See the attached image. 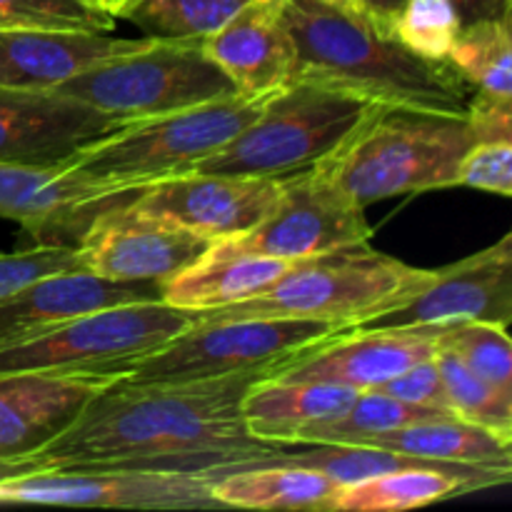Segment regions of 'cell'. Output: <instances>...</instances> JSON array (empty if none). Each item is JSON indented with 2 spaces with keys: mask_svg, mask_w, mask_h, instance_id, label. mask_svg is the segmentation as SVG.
Listing matches in <instances>:
<instances>
[{
  "mask_svg": "<svg viewBox=\"0 0 512 512\" xmlns=\"http://www.w3.org/2000/svg\"><path fill=\"white\" fill-rule=\"evenodd\" d=\"M268 373L273 368L188 383L110 380L58 438L30 455L40 470H170L213 480L283 448L255 438L240 410L250 385Z\"/></svg>",
  "mask_w": 512,
  "mask_h": 512,
  "instance_id": "1",
  "label": "cell"
},
{
  "mask_svg": "<svg viewBox=\"0 0 512 512\" xmlns=\"http://www.w3.org/2000/svg\"><path fill=\"white\" fill-rule=\"evenodd\" d=\"M295 43V78L320 80L370 103L468 115L473 85L448 60H428L373 20L325 0H275Z\"/></svg>",
  "mask_w": 512,
  "mask_h": 512,
  "instance_id": "2",
  "label": "cell"
},
{
  "mask_svg": "<svg viewBox=\"0 0 512 512\" xmlns=\"http://www.w3.org/2000/svg\"><path fill=\"white\" fill-rule=\"evenodd\" d=\"M475 140L468 115L375 103L320 173L360 208L395 195L458 188Z\"/></svg>",
  "mask_w": 512,
  "mask_h": 512,
  "instance_id": "3",
  "label": "cell"
},
{
  "mask_svg": "<svg viewBox=\"0 0 512 512\" xmlns=\"http://www.w3.org/2000/svg\"><path fill=\"white\" fill-rule=\"evenodd\" d=\"M433 270L413 268L370 243L343 245L293 260L270 288L243 303L198 313V320L305 318L353 328L398 305L428 283Z\"/></svg>",
  "mask_w": 512,
  "mask_h": 512,
  "instance_id": "4",
  "label": "cell"
},
{
  "mask_svg": "<svg viewBox=\"0 0 512 512\" xmlns=\"http://www.w3.org/2000/svg\"><path fill=\"white\" fill-rule=\"evenodd\" d=\"M375 103L335 85L295 78L268 95L260 113L193 170L283 180L323 163Z\"/></svg>",
  "mask_w": 512,
  "mask_h": 512,
  "instance_id": "5",
  "label": "cell"
},
{
  "mask_svg": "<svg viewBox=\"0 0 512 512\" xmlns=\"http://www.w3.org/2000/svg\"><path fill=\"white\" fill-rule=\"evenodd\" d=\"M268 95L233 93L193 108L130 120L65 165L93 183L145 188L188 173L218 153L260 113Z\"/></svg>",
  "mask_w": 512,
  "mask_h": 512,
  "instance_id": "6",
  "label": "cell"
},
{
  "mask_svg": "<svg viewBox=\"0 0 512 512\" xmlns=\"http://www.w3.org/2000/svg\"><path fill=\"white\" fill-rule=\"evenodd\" d=\"M198 323V313L165 300L105 305L45 333L0 348L3 373H60L123 378L140 358Z\"/></svg>",
  "mask_w": 512,
  "mask_h": 512,
  "instance_id": "7",
  "label": "cell"
},
{
  "mask_svg": "<svg viewBox=\"0 0 512 512\" xmlns=\"http://www.w3.org/2000/svg\"><path fill=\"white\" fill-rule=\"evenodd\" d=\"M55 90L123 123L238 93L233 80L205 55L203 43L150 38L140 48L80 70Z\"/></svg>",
  "mask_w": 512,
  "mask_h": 512,
  "instance_id": "8",
  "label": "cell"
},
{
  "mask_svg": "<svg viewBox=\"0 0 512 512\" xmlns=\"http://www.w3.org/2000/svg\"><path fill=\"white\" fill-rule=\"evenodd\" d=\"M340 328L305 318L198 320L158 350L140 358L123 383H188L253 368H275L300 350L333 338Z\"/></svg>",
  "mask_w": 512,
  "mask_h": 512,
  "instance_id": "9",
  "label": "cell"
},
{
  "mask_svg": "<svg viewBox=\"0 0 512 512\" xmlns=\"http://www.w3.org/2000/svg\"><path fill=\"white\" fill-rule=\"evenodd\" d=\"M73 505L130 510H225L203 473L123 468L33 470L0 483V505Z\"/></svg>",
  "mask_w": 512,
  "mask_h": 512,
  "instance_id": "10",
  "label": "cell"
},
{
  "mask_svg": "<svg viewBox=\"0 0 512 512\" xmlns=\"http://www.w3.org/2000/svg\"><path fill=\"white\" fill-rule=\"evenodd\" d=\"M140 190L93 183L68 165L0 163V218L15 220L35 245L78 248L100 215Z\"/></svg>",
  "mask_w": 512,
  "mask_h": 512,
  "instance_id": "11",
  "label": "cell"
},
{
  "mask_svg": "<svg viewBox=\"0 0 512 512\" xmlns=\"http://www.w3.org/2000/svg\"><path fill=\"white\" fill-rule=\"evenodd\" d=\"M370 235L373 228L365 218V208L345 198L313 168L280 180L273 210L253 230L228 243L293 263L343 245L370 243Z\"/></svg>",
  "mask_w": 512,
  "mask_h": 512,
  "instance_id": "12",
  "label": "cell"
},
{
  "mask_svg": "<svg viewBox=\"0 0 512 512\" xmlns=\"http://www.w3.org/2000/svg\"><path fill=\"white\" fill-rule=\"evenodd\" d=\"M463 320L498 323L512 320V235L495 245L430 273L428 283L398 305L370 315L348 330L428 328Z\"/></svg>",
  "mask_w": 512,
  "mask_h": 512,
  "instance_id": "13",
  "label": "cell"
},
{
  "mask_svg": "<svg viewBox=\"0 0 512 512\" xmlns=\"http://www.w3.org/2000/svg\"><path fill=\"white\" fill-rule=\"evenodd\" d=\"M210 240L133 203L100 215L78 245L88 273L120 283H160L188 268Z\"/></svg>",
  "mask_w": 512,
  "mask_h": 512,
  "instance_id": "14",
  "label": "cell"
},
{
  "mask_svg": "<svg viewBox=\"0 0 512 512\" xmlns=\"http://www.w3.org/2000/svg\"><path fill=\"white\" fill-rule=\"evenodd\" d=\"M125 125L60 90L0 85V163L65 165Z\"/></svg>",
  "mask_w": 512,
  "mask_h": 512,
  "instance_id": "15",
  "label": "cell"
},
{
  "mask_svg": "<svg viewBox=\"0 0 512 512\" xmlns=\"http://www.w3.org/2000/svg\"><path fill=\"white\" fill-rule=\"evenodd\" d=\"M278 195L280 180L188 170L145 185L135 205L210 243H223L253 230L273 210Z\"/></svg>",
  "mask_w": 512,
  "mask_h": 512,
  "instance_id": "16",
  "label": "cell"
},
{
  "mask_svg": "<svg viewBox=\"0 0 512 512\" xmlns=\"http://www.w3.org/2000/svg\"><path fill=\"white\" fill-rule=\"evenodd\" d=\"M443 325L428 328L340 330L275 365L273 378L323 380L355 390H375L420 360L435 358Z\"/></svg>",
  "mask_w": 512,
  "mask_h": 512,
  "instance_id": "17",
  "label": "cell"
},
{
  "mask_svg": "<svg viewBox=\"0 0 512 512\" xmlns=\"http://www.w3.org/2000/svg\"><path fill=\"white\" fill-rule=\"evenodd\" d=\"M110 380L100 375H0V458H20L58 438Z\"/></svg>",
  "mask_w": 512,
  "mask_h": 512,
  "instance_id": "18",
  "label": "cell"
},
{
  "mask_svg": "<svg viewBox=\"0 0 512 512\" xmlns=\"http://www.w3.org/2000/svg\"><path fill=\"white\" fill-rule=\"evenodd\" d=\"M160 298V283H120L88 270L43 275L0 298V348L45 333L105 305Z\"/></svg>",
  "mask_w": 512,
  "mask_h": 512,
  "instance_id": "19",
  "label": "cell"
},
{
  "mask_svg": "<svg viewBox=\"0 0 512 512\" xmlns=\"http://www.w3.org/2000/svg\"><path fill=\"white\" fill-rule=\"evenodd\" d=\"M203 50L233 80L238 93L268 95L295 75V43L275 0L245 5L218 33L203 40Z\"/></svg>",
  "mask_w": 512,
  "mask_h": 512,
  "instance_id": "20",
  "label": "cell"
},
{
  "mask_svg": "<svg viewBox=\"0 0 512 512\" xmlns=\"http://www.w3.org/2000/svg\"><path fill=\"white\" fill-rule=\"evenodd\" d=\"M145 38L43 28H0V85L55 90L80 70L140 48Z\"/></svg>",
  "mask_w": 512,
  "mask_h": 512,
  "instance_id": "21",
  "label": "cell"
},
{
  "mask_svg": "<svg viewBox=\"0 0 512 512\" xmlns=\"http://www.w3.org/2000/svg\"><path fill=\"white\" fill-rule=\"evenodd\" d=\"M288 260L253 253L233 243H213L195 263L160 285V300L208 313L255 298L288 270Z\"/></svg>",
  "mask_w": 512,
  "mask_h": 512,
  "instance_id": "22",
  "label": "cell"
},
{
  "mask_svg": "<svg viewBox=\"0 0 512 512\" xmlns=\"http://www.w3.org/2000/svg\"><path fill=\"white\" fill-rule=\"evenodd\" d=\"M360 390L323 380H283L265 375L243 395V420L250 433L268 443L285 445L305 425L340 418Z\"/></svg>",
  "mask_w": 512,
  "mask_h": 512,
  "instance_id": "23",
  "label": "cell"
},
{
  "mask_svg": "<svg viewBox=\"0 0 512 512\" xmlns=\"http://www.w3.org/2000/svg\"><path fill=\"white\" fill-rule=\"evenodd\" d=\"M340 490L343 485L320 470L293 463H253L213 478V493L225 508L333 512Z\"/></svg>",
  "mask_w": 512,
  "mask_h": 512,
  "instance_id": "24",
  "label": "cell"
},
{
  "mask_svg": "<svg viewBox=\"0 0 512 512\" xmlns=\"http://www.w3.org/2000/svg\"><path fill=\"white\" fill-rule=\"evenodd\" d=\"M355 445H375V448L423 460H438V463L512 470V440L468 423L458 415H443V418L425 420L408 428L388 430V433L358 440Z\"/></svg>",
  "mask_w": 512,
  "mask_h": 512,
  "instance_id": "25",
  "label": "cell"
},
{
  "mask_svg": "<svg viewBox=\"0 0 512 512\" xmlns=\"http://www.w3.org/2000/svg\"><path fill=\"white\" fill-rule=\"evenodd\" d=\"M480 490L473 480L440 468H400L345 485L335 498V512H398L433 505Z\"/></svg>",
  "mask_w": 512,
  "mask_h": 512,
  "instance_id": "26",
  "label": "cell"
},
{
  "mask_svg": "<svg viewBox=\"0 0 512 512\" xmlns=\"http://www.w3.org/2000/svg\"><path fill=\"white\" fill-rule=\"evenodd\" d=\"M443 410L420 408V405L403 403L383 390H360L348 410L340 418L323 420V423L305 425L295 430L285 445L308 443H358L363 438L388 433V430L408 428V425L425 423V420L443 418Z\"/></svg>",
  "mask_w": 512,
  "mask_h": 512,
  "instance_id": "27",
  "label": "cell"
},
{
  "mask_svg": "<svg viewBox=\"0 0 512 512\" xmlns=\"http://www.w3.org/2000/svg\"><path fill=\"white\" fill-rule=\"evenodd\" d=\"M448 63L475 93L512 100V13L463 25Z\"/></svg>",
  "mask_w": 512,
  "mask_h": 512,
  "instance_id": "28",
  "label": "cell"
},
{
  "mask_svg": "<svg viewBox=\"0 0 512 512\" xmlns=\"http://www.w3.org/2000/svg\"><path fill=\"white\" fill-rule=\"evenodd\" d=\"M255 0H135L120 18L130 20L143 38L203 43Z\"/></svg>",
  "mask_w": 512,
  "mask_h": 512,
  "instance_id": "29",
  "label": "cell"
},
{
  "mask_svg": "<svg viewBox=\"0 0 512 512\" xmlns=\"http://www.w3.org/2000/svg\"><path fill=\"white\" fill-rule=\"evenodd\" d=\"M435 363L443 375L450 408L458 418L512 440V393L493 388L473 373L450 348L438 343Z\"/></svg>",
  "mask_w": 512,
  "mask_h": 512,
  "instance_id": "30",
  "label": "cell"
},
{
  "mask_svg": "<svg viewBox=\"0 0 512 512\" xmlns=\"http://www.w3.org/2000/svg\"><path fill=\"white\" fill-rule=\"evenodd\" d=\"M438 343L453 350L478 378L512 393V343L505 325L463 320L440 328Z\"/></svg>",
  "mask_w": 512,
  "mask_h": 512,
  "instance_id": "31",
  "label": "cell"
},
{
  "mask_svg": "<svg viewBox=\"0 0 512 512\" xmlns=\"http://www.w3.org/2000/svg\"><path fill=\"white\" fill-rule=\"evenodd\" d=\"M460 30L463 18L453 0H405L390 35L420 58L448 60Z\"/></svg>",
  "mask_w": 512,
  "mask_h": 512,
  "instance_id": "32",
  "label": "cell"
},
{
  "mask_svg": "<svg viewBox=\"0 0 512 512\" xmlns=\"http://www.w3.org/2000/svg\"><path fill=\"white\" fill-rule=\"evenodd\" d=\"M0 28L113 33L115 18L98 0H0Z\"/></svg>",
  "mask_w": 512,
  "mask_h": 512,
  "instance_id": "33",
  "label": "cell"
},
{
  "mask_svg": "<svg viewBox=\"0 0 512 512\" xmlns=\"http://www.w3.org/2000/svg\"><path fill=\"white\" fill-rule=\"evenodd\" d=\"M65 270H83L78 248L35 245L33 250H23V253L0 255V298L43 275L65 273Z\"/></svg>",
  "mask_w": 512,
  "mask_h": 512,
  "instance_id": "34",
  "label": "cell"
},
{
  "mask_svg": "<svg viewBox=\"0 0 512 512\" xmlns=\"http://www.w3.org/2000/svg\"><path fill=\"white\" fill-rule=\"evenodd\" d=\"M458 185L510 198L512 143H475L460 160Z\"/></svg>",
  "mask_w": 512,
  "mask_h": 512,
  "instance_id": "35",
  "label": "cell"
},
{
  "mask_svg": "<svg viewBox=\"0 0 512 512\" xmlns=\"http://www.w3.org/2000/svg\"><path fill=\"white\" fill-rule=\"evenodd\" d=\"M375 390H383V393L393 395V398L403 400V403L420 405V408H430V410H443V413H453L448 393H445L443 375H440V368L438 363H435V358L420 360V363L410 365L408 370H403V373L390 378L388 383H383Z\"/></svg>",
  "mask_w": 512,
  "mask_h": 512,
  "instance_id": "36",
  "label": "cell"
},
{
  "mask_svg": "<svg viewBox=\"0 0 512 512\" xmlns=\"http://www.w3.org/2000/svg\"><path fill=\"white\" fill-rule=\"evenodd\" d=\"M478 143H512V100L475 93L468 110Z\"/></svg>",
  "mask_w": 512,
  "mask_h": 512,
  "instance_id": "37",
  "label": "cell"
},
{
  "mask_svg": "<svg viewBox=\"0 0 512 512\" xmlns=\"http://www.w3.org/2000/svg\"><path fill=\"white\" fill-rule=\"evenodd\" d=\"M453 3L463 18V25L512 13V0H453Z\"/></svg>",
  "mask_w": 512,
  "mask_h": 512,
  "instance_id": "38",
  "label": "cell"
},
{
  "mask_svg": "<svg viewBox=\"0 0 512 512\" xmlns=\"http://www.w3.org/2000/svg\"><path fill=\"white\" fill-rule=\"evenodd\" d=\"M403 3L405 0H360V5L365 8L368 18L373 20L375 28L383 30V33L388 35H390V28H393L395 15H398L400 5Z\"/></svg>",
  "mask_w": 512,
  "mask_h": 512,
  "instance_id": "39",
  "label": "cell"
},
{
  "mask_svg": "<svg viewBox=\"0 0 512 512\" xmlns=\"http://www.w3.org/2000/svg\"><path fill=\"white\" fill-rule=\"evenodd\" d=\"M40 470L33 455H20V458H0V483L8 478H18V475L33 473Z\"/></svg>",
  "mask_w": 512,
  "mask_h": 512,
  "instance_id": "40",
  "label": "cell"
},
{
  "mask_svg": "<svg viewBox=\"0 0 512 512\" xmlns=\"http://www.w3.org/2000/svg\"><path fill=\"white\" fill-rule=\"evenodd\" d=\"M133 3H135V0H98L100 8H103L108 15H113L115 20H118L120 15H123L125 10H128Z\"/></svg>",
  "mask_w": 512,
  "mask_h": 512,
  "instance_id": "41",
  "label": "cell"
},
{
  "mask_svg": "<svg viewBox=\"0 0 512 512\" xmlns=\"http://www.w3.org/2000/svg\"><path fill=\"white\" fill-rule=\"evenodd\" d=\"M325 3L335 5V8L348 10V13H360V15H365V18H368V13H365V8L360 5V0H325Z\"/></svg>",
  "mask_w": 512,
  "mask_h": 512,
  "instance_id": "42",
  "label": "cell"
}]
</instances>
